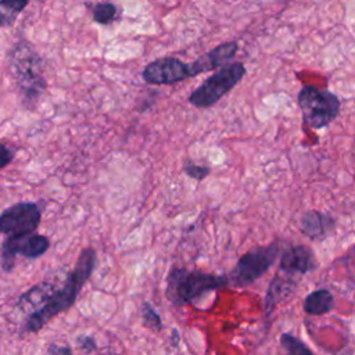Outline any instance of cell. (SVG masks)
<instances>
[{
  "instance_id": "obj_2",
  "label": "cell",
  "mask_w": 355,
  "mask_h": 355,
  "mask_svg": "<svg viewBox=\"0 0 355 355\" xmlns=\"http://www.w3.org/2000/svg\"><path fill=\"white\" fill-rule=\"evenodd\" d=\"M8 65L25 107L35 108L47 87L42 57L32 43L19 40L8 54Z\"/></svg>"
},
{
  "instance_id": "obj_9",
  "label": "cell",
  "mask_w": 355,
  "mask_h": 355,
  "mask_svg": "<svg viewBox=\"0 0 355 355\" xmlns=\"http://www.w3.org/2000/svg\"><path fill=\"white\" fill-rule=\"evenodd\" d=\"M141 78L148 85L162 86L173 85L191 78V72L189 62L172 55H166L148 62L141 72Z\"/></svg>"
},
{
  "instance_id": "obj_14",
  "label": "cell",
  "mask_w": 355,
  "mask_h": 355,
  "mask_svg": "<svg viewBox=\"0 0 355 355\" xmlns=\"http://www.w3.org/2000/svg\"><path fill=\"white\" fill-rule=\"evenodd\" d=\"M295 286H297V280H294L291 277H287V276L282 275L280 272H277L275 275L273 280L270 282L268 294L265 297L266 312L269 313L280 300L286 298L294 290Z\"/></svg>"
},
{
  "instance_id": "obj_10",
  "label": "cell",
  "mask_w": 355,
  "mask_h": 355,
  "mask_svg": "<svg viewBox=\"0 0 355 355\" xmlns=\"http://www.w3.org/2000/svg\"><path fill=\"white\" fill-rule=\"evenodd\" d=\"M316 258L313 251L305 245H291L280 257L279 272L287 277L297 280L313 269H316Z\"/></svg>"
},
{
  "instance_id": "obj_1",
  "label": "cell",
  "mask_w": 355,
  "mask_h": 355,
  "mask_svg": "<svg viewBox=\"0 0 355 355\" xmlns=\"http://www.w3.org/2000/svg\"><path fill=\"white\" fill-rule=\"evenodd\" d=\"M96 251L92 247L83 248L76 259L75 266L67 275L64 283L58 288L55 287L53 290V293L49 295L46 302L39 309L33 311L25 318L21 327L22 331L28 334L37 333L53 318L72 308L78 295L80 294V290L90 279L96 268Z\"/></svg>"
},
{
  "instance_id": "obj_23",
  "label": "cell",
  "mask_w": 355,
  "mask_h": 355,
  "mask_svg": "<svg viewBox=\"0 0 355 355\" xmlns=\"http://www.w3.org/2000/svg\"><path fill=\"white\" fill-rule=\"evenodd\" d=\"M47 355H73L71 347L60 345V344H50L47 347Z\"/></svg>"
},
{
  "instance_id": "obj_3",
  "label": "cell",
  "mask_w": 355,
  "mask_h": 355,
  "mask_svg": "<svg viewBox=\"0 0 355 355\" xmlns=\"http://www.w3.org/2000/svg\"><path fill=\"white\" fill-rule=\"evenodd\" d=\"M227 284L229 279L223 275L172 266L166 275L165 297L173 306H183Z\"/></svg>"
},
{
  "instance_id": "obj_16",
  "label": "cell",
  "mask_w": 355,
  "mask_h": 355,
  "mask_svg": "<svg viewBox=\"0 0 355 355\" xmlns=\"http://www.w3.org/2000/svg\"><path fill=\"white\" fill-rule=\"evenodd\" d=\"M28 6V0H0V28H10Z\"/></svg>"
},
{
  "instance_id": "obj_8",
  "label": "cell",
  "mask_w": 355,
  "mask_h": 355,
  "mask_svg": "<svg viewBox=\"0 0 355 355\" xmlns=\"http://www.w3.org/2000/svg\"><path fill=\"white\" fill-rule=\"evenodd\" d=\"M50 248V240L44 234L31 233L24 236H7L1 243L0 259L3 270L11 272L15 265L17 255H22L28 259H36L47 252Z\"/></svg>"
},
{
  "instance_id": "obj_4",
  "label": "cell",
  "mask_w": 355,
  "mask_h": 355,
  "mask_svg": "<svg viewBox=\"0 0 355 355\" xmlns=\"http://www.w3.org/2000/svg\"><path fill=\"white\" fill-rule=\"evenodd\" d=\"M297 103L305 125L312 129L329 126L337 118L341 107V103L334 93L311 85H306L300 90Z\"/></svg>"
},
{
  "instance_id": "obj_21",
  "label": "cell",
  "mask_w": 355,
  "mask_h": 355,
  "mask_svg": "<svg viewBox=\"0 0 355 355\" xmlns=\"http://www.w3.org/2000/svg\"><path fill=\"white\" fill-rule=\"evenodd\" d=\"M76 345L80 351H83L85 354H92L97 349V341L93 336L90 334H82L76 338Z\"/></svg>"
},
{
  "instance_id": "obj_22",
  "label": "cell",
  "mask_w": 355,
  "mask_h": 355,
  "mask_svg": "<svg viewBox=\"0 0 355 355\" xmlns=\"http://www.w3.org/2000/svg\"><path fill=\"white\" fill-rule=\"evenodd\" d=\"M14 150L10 148L7 144L0 143V169L8 166L14 159Z\"/></svg>"
},
{
  "instance_id": "obj_18",
  "label": "cell",
  "mask_w": 355,
  "mask_h": 355,
  "mask_svg": "<svg viewBox=\"0 0 355 355\" xmlns=\"http://www.w3.org/2000/svg\"><path fill=\"white\" fill-rule=\"evenodd\" d=\"M140 319H141V324L154 333H159L164 329V323H162L159 313L155 311V308L148 301L141 302Z\"/></svg>"
},
{
  "instance_id": "obj_6",
  "label": "cell",
  "mask_w": 355,
  "mask_h": 355,
  "mask_svg": "<svg viewBox=\"0 0 355 355\" xmlns=\"http://www.w3.org/2000/svg\"><path fill=\"white\" fill-rule=\"evenodd\" d=\"M280 244L277 241L269 245H257L247 251L237 261L236 266L229 273V284L234 287H247L265 275L277 259Z\"/></svg>"
},
{
  "instance_id": "obj_11",
  "label": "cell",
  "mask_w": 355,
  "mask_h": 355,
  "mask_svg": "<svg viewBox=\"0 0 355 355\" xmlns=\"http://www.w3.org/2000/svg\"><path fill=\"white\" fill-rule=\"evenodd\" d=\"M239 51V44L236 42H225L211 49L205 54L200 55L193 62H189L191 76H197L200 73L214 71L216 68H222L227 65V62L236 55Z\"/></svg>"
},
{
  "instance_id": "obj_20",
  "label": "cell",
  "mask_w": 355,
  "mask_h": 355,
  "mask_svg": "<svg viewBox=\"0 0 355 355\" xmlns=\"http://www.w3.org/2000/svg\"><path fill=\"white\" fill-rule=\"evenodd\" d=\"M183 171H184V173H186L189 178L196 179V180H204V179L209 175V172H211L209 166L196 164V162H193V161H190V159H186V161H184V164H183Z\"/></svg>"
},
{
  "instance_id": "obj_12",
  "label": "cell",
  "mask_w": 355,
  "mask_h": 355,
  "mask_svg": "<svg viewBox=\"0 0 355 355\" xmlns=\"http://www.w3.org/2000/svg\"><path fill=\"white\" fill-rule=\"evenodd\" d=\"M334 226V218L330 214L322 211H306L300 219L301 232L312 240L324 239L333 232Z\"/></svg>"
},
{
  "instance_id": "obj_24",
  "label": "cell",
  "mask_w": 355,
  "mask_h": 355,
  "mask_svg": "<svg viewBox=\"0 0 355 355\" xmlns=\"http://www.w3.org/2000/svg\"><path fill=\"white\" fill-rule=\"evenodd\" d=\"M180 343V334H179V330L178 329H172V333H171V345L173 348H176Z\"/></svg>"
},
{
  "instance_id": "obj_7",
  "label": "cell",
  "mask_w": 355,
  "mask_h": 355,
  "mask_svg": "<svg viewBox=\"0 0 355 355\" xmlns=\"http://www.w3.org/2000/svg\"><path fill=\"white\" fill-rule=\"evenodd\" d=\"M42 220V209L35 201H19L0 214V233L24 236L35 233Z\"/></svg>"
},
{
  "instance_id": "obj_13",
  "label": "cell",
  "mask_w": 355,
  "mask_h": 355,
  "mask_svg": "<svg viewBox=\"0 0 355 355\" xmlns=\"http://www.w3.org/2000/svg\"><path fill=\"white\" fill-rule=\"evenodd\" d=\"M54 288H55V284L50 280H43V282L35 284L33 287H31L28 291H25L18 298L17 308H19V309L31 308L29 313H32L33 311L39 309L46 302V300L49 298V295L53 293Z\"/></svg>"
},
{
  "instance_id": "obj_5",
  "label": "cell",
  "mask_w": 355,
  "mask_h": 355,
  "mask_svg": "<svg viewBox=\"0 0 355 355\" xmlns=\"http://www.w3.org/2000/svg\"><path fill=\"white\" fill-rule=\"evenodd\" d=\"M245 75L243 62H232L219 68L215 73L207 78L189 96V103L196 108H208L216 104L225 94H227Z\"/></svg>"
},
{
  "instance_id": "obj_25",
  "label": "cell",
  "mask_w": 355,
  "mask_h": 355,
  "mask_svg": "<svg viewBox=\"0 0 355 355\" xmlns=\"http://www.w3.org/2000/svg\"><path fill=\"white\" fill-rule=\"evenodd\" d=\"M101 355H119V354H116V352H111V351H108V352H105V354H101Z\"/></svg>"
},
{
  "instance_id": "obj_19",
  "label": "cell",
  "mask_w": 355,
  "mask_h": 355,
  "mask_svg": "<svg viewBox=\"0 0 355 355\" xmlns=\"http://www.w3.org/2000/svg\"><path fill=\"white\" fill-rule=\"evenodd\" d=\"M280 345L286 355H313V352L300 338L288 333H283L280 336Z\"/></svg>"
},
{
  "instance_id": "obj_17",
  "label": "cell",
  "mask_w": 355,
  "mask_h": 355,
  "mask_svg": "<svg viewBox=\"0 0 355 355\" xmlns=\"http://www.w3.org/2000/svg\"><path fill=\"white\" fill-rule=\"evenodd\" d=\"M93 19L98 25H110L118 19L121 10L114 3H96L93 7Z\"/></svg>"
},
{
  "instance_id": "obj_15",
  "label": "cell",
  "mask_w": 355,
  "mask_h": 355,
  "mask_svg": "<svg viewBox=\"0 0 355 355\" xmlns=\"http://www.w3.org/2000/svg\"><path fill=\"white\" fill-rule=\"evenodd\" d=\"M334 306V298L326 288L309 293L304 300V311L309 315H324Z\"/></svg>"
}]
</instances>
